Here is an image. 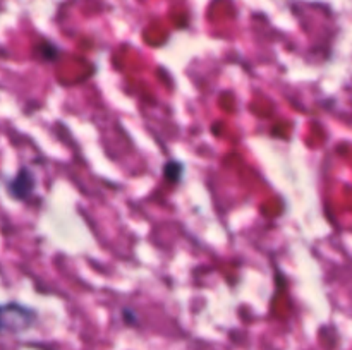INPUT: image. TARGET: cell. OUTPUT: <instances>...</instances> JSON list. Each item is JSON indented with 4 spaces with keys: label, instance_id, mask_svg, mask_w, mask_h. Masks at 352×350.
Masks as SVG:
<instances>
[{
    "label": "cell",
    "instance_id": "2",
    "mask_svg": "<svg viewBox=\"0 0 352 350\" xmlns=\"http://www.w3.org/2000/svg\"><path fill=\"white\" fill-rule=\"evenodd\" d=\"M34 175L30 168L23 167L9 182H7V192L17 201H28L33 194Z\"/></svg>",
    "mask_w": 352,
    "mask_h": 350
},
{
    "label": "cell",
    "instance_id": "1",
    "mask_svg": "<svg viewBox=\"0 0 352 350\" xmlns=\"http://www.w3.org/2000/svg\"><path fill=\"white\" fill-rule=\"evenodd\" d=\"M36 321V312L33 309L21 305L17 302L0 304V333L26 331Z\"/></svg>",
    "mask_w": 352,
    "mask_h": 350
},
{
    "label": "cell",
    "instance_id": "3",
    "mask_svg": "<svg viewBox=\"0 0 352 350\" xmlns=\"http://www.w3.org/2000/svg\"><path fill=\"white\" fill-rule=\"evenodd\" d=\"M182 172H184V167H182L179 161H174V160L168 161V163L165 165V168H164L165 178H167L168 182H174V184H175V182L181 180Z\"/></svg>",
    "mask_w": 352,
    "mask_h": 350
}]
</instances>
